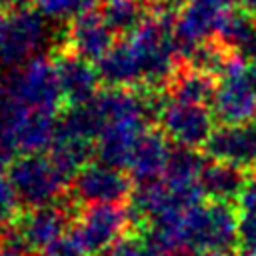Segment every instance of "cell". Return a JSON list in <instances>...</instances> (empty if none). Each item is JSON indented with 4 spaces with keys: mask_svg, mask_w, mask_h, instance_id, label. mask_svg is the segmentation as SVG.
Segmentation results:
<instances>
[{
    "mask_svg": "<svg viewBox=\"0 0 256 256\" xmlns=\"http://www.w3.org/2000/svg\"><path fill=\"white\" fill-rule=\"evenodd\" d=\"M168 156H170V146L166 134L162 130L148 128L134 146L128 164V176L136 186L158 182L160 176H164L166 172Z\"/></svg>",
    "mask_w": 256,
    "mask_h": 256,
    "instance_id": "cell-15",
    "label": "cell"
},
{
    "mask_svg": "<svg viewBox=\"0 0 256 256\" xmlns=\"http://www.w3.org/2000/svg\"><path fill=\"white\" fill-rule=\"evenodd\" d=\"M104 252L108 256H158L150 248L148 240L138 232H126Z\"/></svg>",
    "mask_w": 256,
    "mask_h": 256,
    "instance_id": "cell-24",
    "label": "cell"
},
{
    "mask_svg": "<svg viewBox=\"0 0 256 256\" xmlns=\"http://www.w3.org/2000/svg\"><path fill=\"white\" fill-rule=\"evenodd\" d=\"M0 96L30 110L56 112L62 90L56 64L48 56H34L20 68H10L0 80Z\"/></svg>",
    "mask_w": 256,
    "mask_h": 256,
    "instance_id": "cell-2",
    "label": "cell"
},
{
    "mask_svg": "<svg viewBox=\"0 0 256 256\" xmlns=\"http://www.w3.org/2000/svg\"><path fill=\"white\" fill-rule=\"evenodd\" d=\"M160 130L166 138L174 140L176 146L198 148L204 146L214 132V114L206 106L166 100L160 112Z\"/></svg>",
    "mask_w": 256,
    "mask_h": 256,
    "instance_id": "cell-8",
    "label": "cell"
},
{
    "mask_svg": "<svg viewBox=\"0 0 256 256\" xmlns=\"http://www.w3.org/2000/svg\"><path fill=\"white\" fill-rule=\"evenodd\" d=\"M198 184L202 188V194H208L216 202L230 200V198L242 194V190L246 188L242 168H236V166L224 164V162H214V160H210L204 166V170L198 178Z\"/></svg>",
    "mask_w": 256,
    "mask_h": 256,
    "instance_id": "cell-19",
    "label": "cell"
},
{
    "mask_svg": "<svg viewBox=\"0 0 256 256\" xmlns=\"http://www.w3.org/2000/svg\"><path fill=\"white\" fill-rule=\"evenodd\" d=\"M46 38V22L38 10L18 6L6 14V28L0 38V62L8 68H20L36 56Z\"/></svg>",
    "mask_w": 256,
    "mask_h": 256,
    "instance_id": "cell-6",
    "label": "cell"
},
{
    "mask_svg": "<svg viewBox=\"0 0 256 256\" xmlns=\"http://www.w3.org/2000/svg\"><path fill=\"white\" fill-rule=\"evenodd\" d=\"M16 206H18V200H16L14 188L8 176L0 172V224L12 222L16 218Z\"/></svg>",
    "mask_w": 256,
    "mask_h": 256,
    "instance_id": "cell-26",
    "label": "cell"
},
{
    "mask_svg": "<svg viewBox=\"0 0 256 256\" xmlns=\"http://www.w3.org/2000/svg\"><path fill=\"white\" fill-rule=\"evenodd\" d=\"M96 256H108V254H106V252H100V254H96Z\"/></svg>",
    "mask_w": 256,
    "mask_h": 256,
    "instance_id": "cell-32",
    "label": "cell"
},
{
    "mask_svg": "<svg viewBox=\"0 0 256 256\" xmlns=\"http://www.w3.org/2000/svg\"><path fill=\"white\" fill-rule=\"evenodd\" d=\"M54 64H56L62 98L68 102L70 108L90 104L98 96L100 76L90 62L82 60L70 50H64L56 56Z\"/></svg>",
    "mask_w": 256,
    "mask_h": 256,
    "instance_id": "cell-13",
    "label": "cell"
},
{
    "mask_svg": "<svg viewBox=\"0 0 256 256\" xmlns=\"http://www.w3.org/2000/svg\"><path fill=\"white\" fill-rule=\"evenodd\" d=\"M4 28H6V12H0V38L4 34Z\"/></svg>",
    "mask_w": 256,
    "mask_h": 256,
    "instance_id": "cell-29",
    "label": "cell"
},
{
    "mask_svg": "<svg viewBox=\"0 0 256 256\" xmlns=\"http://www.w3.org/2000/svg\"><path fill=\"white\" fill-rule=\"evenodd\" d=\"M10 2H14V4H18V6H26L28 2H32V0H10ZM36 2V0H34Z\"/></svg>",
    "mask_w": 256,
    "mask_h": 256,
    "instance_id": "cell-30",
    "label": "cell"
},
{
    "mask_svg": "<svg viewBox=\"0 0 256 256\" xmlns=\"http://www.w3.org/2000/svg\"><path fill=\"white\" fill-rule=\"evenodd\" d=\"M204 166H206L204 156L198 150L186 146H172L164 172V182L170 186L196 184Z\"/></svg>",
    "mask_w": 256,
    "mask_h": 256,
    "instance_id": "cell-21",
    "label": "cell"
},
{
    "mask_svg": "<svg viewBox=\"0 0 256 256\" xmlns=\"http://www.w3.org/2000/svg\"><path fill=\"white\" fill-rule=\"evenodd\" d=\"M146 6L140 0H102L100 2V16L112 34H132L144 20Z\"/></svg>",
    "mask_w": 256,
    "mask_h": 256,
    "instance_id": "cell-22",
    "label": "cell"
},
{
    "mask_svg": "<svg viewBox=\"0 0 256 256\" xmlns=\"http://www.w3.org/2000/svg\"><path fill=\"white\" fill-rule=\"evenodd\" d=\"M114 46V34L102 20L100 12H84L68 24V50L86 62H98Z\"/></svg>",
    "mask_w": 256,
    "mask_h": 256,
    "instance_id": "cell-14",
    "label": "cell"
},
{
    "mask_svg": "<svg viewBox=\"0 0 256 256\" xmlns=\"http://www.w3.org/2000/svg\"><path fill=\"white\" fill-rule=\"evenodd\" d=\"M30 252L18 250V248H8V246H0V256H28Z\"/></svg>",
    "mask_w": 256,
    "mask_h": 256,
    "instance_id": "cell-27",
    "label": "cell"
},
{
    "mask_svg": "<svg viewBox=\"0 0 256 256\" xmlns=\"http://www.w3.org/2000/svg\"><path fill=\"white\" fill-rule=\"evenodd\" d=\"M102 0H36L38 12L46 18L52 20H64V18H74L84 12L96 10V4Z\"/></svg>",
    "mask_w": 256,
    "mask_h": 256,
    "instance_id": "cell-23",
    "label": "cell"
},
{
    "mask_svg": "<svg viewBox=\"0 0 256 256\" xmlns=\"http://www.w3.org/2000/svg\"><path fill=\"white\" fill-rule=\"evenodd\" d=\"M38 256H88L82 244L76 240V236L68 230L62 238H58L54 244H50L42 254Z\"/></svg>",
    "mask_w": 256,
    "mask_h": 256,
    "instance_id": "cell-25",
    "label": "cell"
},
{
    "mask_svg": "<svg viewBox=\"0 0 256 256\" xmlns=\"http://www.w3.org/2000/svg\"><path fill=\"white\" fill-rule=\"evenodd\" d=\"M8 180L14 188L18 206L34 210L56 204L62 198L64 188L70 184L64 174L52 164L50 158L22 156L8 166Z\"/></svg>",
    "mask_w": 256,
    "mask_h": 256,
    "instance_id": "cell-3",
    "label": "cell"
},
{
    "mask_svg": "<svg viewBox=\"0 0 256 256\" xmlns=\"http://www.w3.org/2000/svg\"><path fill=\"white\" fill-rule=\"evenodd\" d=\"M74 208H76V202L70 206L56 202L50 206L24 210L22 214H18L14 222L26 248L30 252L42 254L50 244L62 238L70 230L68 224L72 220V214H76V218L80 214V212H74Z\"/></svg>",
    "mask_w": 256,
    "mask_h": 256,
    "instance_id": "cell-9",
    "label": "cell"
},
{
    "mask_svg": "<svg viewBox=\"0 0 256 256\" xmlns=\"http://www.w3.org/2000/svg\"><path fill=\"white\" fill-rule=\"evenodd\" d=\"M174 20L172 16H148L132 34L130 46L136 54L142 82L150 90L168 88L178 66V54L174 48Z\"/></svg>",
    "mask_w": 256,
    "mask_h": 256,
    "instance_id": "cell-1",
    "label": "cell"
},
{
    "mask_svg": "<svg viewBox=\"0 0 256 256\" xmlns=\"http://www.w3.org/2000/svg\"><path fill=\"white\" fill-rule=\"evenodd\" d=\"M166 90L170 94V100L206 106L208 102L210 104L214 102L218 82L214 80V76L200 72V70H194V68L184 64L176 70V74L170 80Z\"/></svg>",
    "mask_w": 256,
    "mask_h": 256,
    "instance_id": "cell-18",
    "label": "cell"
},
{
    "mask_svg": "<svg viewBox=\"0 0 256 256\" xmlns=\"http://www.w3.org/2000/svg\"><path fill=\"white\" fill-rule=\"evenodd\" d=\"M146 130V120L142 118H128L104 124L102 132L96 138L98 162L116 170H128L134 146Z\"/></svg>",
    "mask_w": 256,
    "mask_h": 256,
    "instance_id": "cell-12",
    "label": "cell"
},
{
    "mask_svg": "<svg viewBox=\"0 0 256 256\" xmlns=\"http://www.w3.org/2000/svg\"><path fill=\"white\" fill-rule=\"evenodd\" d=\"M204 150L214 162L236 168L256 166V122L218 124L204 144Z\"/></svg>",
    "mask_w": 256,
    "mask_h": 256,
    "instance_id": "cell-11",
    "label": "cell"
},
{
    "mask_svg": "<svg viewBox=\"0 0 256 256\" xmlns=\"http://www.w3.org/2000/svg\"><path fill=\"white\" fill-rule=\"evenodd\" d=\"M212 114L220 124H250L256 118V88L248 78V66L222 76L212 102Z\"/></svg>",
    "mask_w": 256,
    "mask_h": 256,
    "instance_id": "cell-10",
    "label": "cell"
},
{
    "mask_svg": "<svg viewBox=\"0 0 256 256\" xmlns=\"http://www.w3.org/2000/svg\"><path fill=\"white\" fill-rule=\"evenodd\" d=\"M256 36V16L244 8H232L220 22L214 40L228 52H238Z\"/></svg>",
    "mask_w": 256,
    "mask_h": 256,
    "instance_id": "cell-20",
    "label": "cell"
},
{
    "mask_svg": "<svg viewBox=\"0 0 256 256\" xmlns=\"http://www.w3.org/2000/svg\"><path fill=\"white\" fill-rule=\"evenodd\" d=\"M96 72L108 88H126L142 82V72L128 40L114 44L106 56L96 62Z\"/></svg>",
    "mask_w": 256,
    "mask_h": 256,
    "instance_id": "cell-17",
    "label": "cell"
},
{
    "mask_svg": "<svg viewBox=\"0 0 256 256\" xmlns=\"http://www.w3.org/2000/svg\"><path fill=\"white\" fill-rule=\"evenodd\" d=\"M56 118L54 112L46 110H28L16 126V144L18 152L24 156H40L52 148L56 138Z\"/></svg>",
    "mask_w": 256,
    "mask_h": 256,
    "instance_id": "cell-16",
    "label": "cell"
},
{
    "mask_svg": "<svg viewBox=\"0 0 256 256\" xmlns=\"http://www.w3.org/2000/svg\"><path fill=\"white\" fill-rule=\"evenodd\" d=\"M8 4V0H0V12H2V8Z\"/></svg>",
    "mask_w": 256,
    "mask_h": 256,
    "instance_id": "cell-31",
    "label": "cell"
},
{
    "mask_svg": "<svg viewBox=\"0 0 256 256\" xmlns=\"http://www.w3.org/2000/svg\"><path fill=\"white\" fill-rule=\"evenodd\" d=\"M132 224L130 208L124 204H94L84 206L70 232L82 244L86 254H100L108 250Z\"/></svg>",
    "mask_w": 256,
    "mask_h": 256,
    "instance_id": "cell-5",
    "label": "cell"
},
{
    "mask_svg": "<svg viewBox=\"0 0 256 256\" xmlns=\"http://www.w3.org/2000/svg\"><path fill=\"white\" fill-rule=\"evenodd\" d=\"M72 200L84 206L94 204H124L132 196V178L122 170L100 162L84 166L70 182Z\"/></svg>",
    "mask_w": 256,
    "mask_h": 256,
    "instance_id": "cell-7",
    "label": "cell"
},
{
    "mask_svg": "<svg viewBox=\"0 0 256 256\" xmlns=\"http://www.w3.org/2000/svg\"><path fill=\"white\" fill-rule=\"evenodd\" d=\"M230 10V0H188L178 12L172 30L178 58L188 60L200 44L214 40L220 22Z\"/></svg>",
    "mask_w": 256,
    "mask_h": 256,
    "instance_id": "cell-4",
    "label": "cell"
},
{
    "mask_svg": "<svg viewBox=\"0 0 256 256\" xmlns=\"http://www.w3.org/2000/svg\"><path fill=\"white\" fill-rule=\"evenodd\" d=\"M240 4H242L244 10H248L250 14L256 16V0H240Z\"/></svg>",
    "mask_w": 256,
    "mask_h": 256,
    "instance_id": "cell-28",
    "label": "cell"
}]
</instances>
